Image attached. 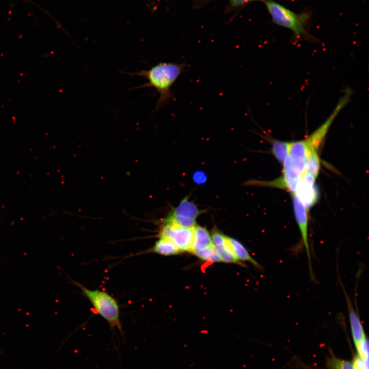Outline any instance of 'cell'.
I'll return each instance as SVG.
<instances>
[{
  "mask_svg": "<svg viewBox=\"0 0 369 369\" xmlns=\"http://www.w3.org/2000/svg\"><path fill=\"white\" fill-rule=\"evenodd\" d=\"M317 152L314 151L308 155L304 172V173L311 174L315 178L318 176L320 168V158Z\"/></svg>",
  "mask_w": 369,
  "mask_h": 369,
  "instance_id": "obj_14",
  "label": "cell"
},
{
  "mask_svg": "<svg viewBox=\"0 0 369 369\" xmlns=\"http://www.w3.org/2000/svg\"><path fill=\"white\" fill-rule=\"evenodd\" d=\"M186 65L176 63H159L150 69L137 72L128 73L132 75L142 77L147 80L141 87H153L158 93L159 97L154 111H158L174 98L171 87L183 72Z\"/></svg>",
  "mask_w": 369,
  "mask_h": 369,
  "instance_id": "obj_1",
  "label": "cell"
},
{
  "mask_svg": "<svg viewBox=\"0 0 369 369\" xmlns=\"http://www.w3.org/2000/svg\"><path fill=\"white\" fill-rule=\"evenodd\" d=\"M353 365L354 369H367L365 368V361L359 357L356 358Z\"/></svg>",
  "mask_w": 369,
  "mask_h": 369,
  "instance_id": "obj_18",
  "label": "cell"
},
{
  "mask_svg": "<svg viewBox=\"0 0 369 369\" xmlns=\"http://www.w3.org/2000/svg\"><path fill=\"white\" fill-rule=\"evenodd\" d=\"M228 239L237 260L248 261L257 268L260 267L259 264L250 256L247 249L240 242L229 237Z\"/></svg>",
  "mask_w": 369,
  "mask_h": 369,
  "instance_id": "obj_12",
  "label": "cell"
},
{
  "mask_svg": "<svg viewBox=\"0 0 369 369\" xmlns=\"http://www.w3.org/2000/svg\"><path fill=\"white\" fill-rule=\"evenodd\" d=\"M271 151L275 157L282 164L289 155L291 142L273 139Z\"/></svg>",
  "mask_w": 369,
  "mask_h": 369,
  "instance_id": "obj_13",
  "label": "cell"
},
{
  "mask_svg": "<svg viewBox=\"0 0 369 369\" xmlns=\"http://www.w3.org/2000/svg\"><path fill=\"white\" fill-rule=\"evenodd\" d=\"M329 365L331 369H354L353 365L350 362L335 357L329 360Z\"/></svg>",
  "mask_w": 369,
  "mask_h": 369,
  "instance_id": "obj_16",
  "label": "cell"
},
{
  "mask_svg": "<svg viewBox=\"0 0 369 369\" xmlns=\"http://www.w3.org/2000/svg\"><path fill=\"white\" fill-rule=\"evenodd\" d=\"M316 178L313 175L304 173L299 180L295 193L306 209L315 204L318 197L316 187Z\"/></svg>",
  "mask_w": 369,
  "mask_h": 369,
  "instance_id": "obj_7",
  "label": "cell"
},
{
  "mask_svg": "<svg viewBox=\"0 0 369 369\" xmlns=\"http://www.w3.org/2000/svg\"><path fill=\"white\" fill-rule=\"evenodd\" d=\"M293 206L295 218L301 233L303 243L305 250L310 277L312 280H314L315 278L312 269L311 254L309 243L308 209L298 198L296 195H293Z\"/></svg>",
  "mask_w": 369,
  "mask_h": 369,
  "instance_id": "obj_6",
  "label": "cell"
},
{
  "mask_svg": "<svg viewBox=\"0 0 369 369\" xmlns=\"http://www.w3.org/2000/svg\"><path fill=\"white\" fill-rule=\"evenodd\" d=\"M200 214L197 206L187 198H184L167 218L177 224L189 228L196 225V219Z\"/></svg>",
  "mask_w": 369,
  "mask_h": 369,
  "instance_id": "obj_5",
  "label": "cell"
},
{
  "mask_svg": "<svg viewBox=\"0 0 369 369\" xmlns=\"http://www.w3.org/2000/svg\"><path fill=\"white\" fill-rule=\"evenodd\" d=\"M347 306L351 329L353 338L356 345L358 346L366 339L363 326L358 315L355 310L352 302L343 289Z\"/></svg>",
  "mask_w": 369,
  "mask_h": 369,
  "instance_id": "obj_9",
  "label": "cell"
},
{
  "mask_svg": "<svg viewBox=\"0 0 369 369\" xmlns=\"http://www.w3.org/2000/svg\"><path fill=\"white\" fill-rule=\"evenodd\" d=\"M212 246L211 236L203 227L195 225L193 228V241L191 252Z\"/></svg>",
  "mask_w": 369,
  "mask_h": 369,
  "instance_id": "obj_10",
  "label": "cell"
},
{
  "mask_svg": "<svg viewBox=\"0 0 369 369\" xmlns=\"http://www.w3.org/2000/svg\"><path fill=\"white\" fill-rule=\"evenodd\" d=\"M194 181L197 183H202L205 182L207 177L205 174L202 172H197L193 176Z\"/></svg>",
  "mask_w": 369,
  "mask_h": 369,
  "instance_id": "obj_17",
  "label": "cell"
},
{
  "mask_svg": "<svg viewBox=\"0 0 369 369\" xmlns=\"http://www.w3.org/2000/svg\"><path fill=\"white\" fill-rule=\"evenodd\" d=\"M264 3L276 24L291 30L297 37L306 33L304 27L307 15L296 14L272 1Z\"/></svg>",
  "mask_w": 369,
  "mask_h": 369,
  "instance_id": "obj_3",
  "label": "cell"
},
{
  "mask_svg": "<svg viewBox=\"0 0 369 369\" xmlns=\"http://www.w3.org/2000/svg\"><path fill=\"white\" fill-rule=\"evenodd\" d=\"M160 237L170 239L180 251L191 252L193 228L179 225L167 218L161 229Z\"/></svg>",
  "mask_w": 369,
  "mask_h": 369,
  "instance_id": "obj_4",
  "label": "cell"
},
{
  "mask_svg": "<svg viewBox=\"0 0 369 369\" xmlns=\"http://www.w3.org/2000/svg\"><path fill=\"white\" fill-rule=\"evenodd\" d=\"M152 252L165 256L178 254L180 251L169 239L160 237L152 248Z\"/></svg>",
  "mask_w": 369,
  "mask_h": 369,
  "instance_id": "obj_11",
  "label": "cell"
},
{
  "mask_svg": "<svg viewBox=\"0 0 369 369\" xmlns=\"http://www.w3.org/2000/svg\"><path fill=\"white\" fill-rule=\"evenodd\" d=\"M211 239L212 245L221 261L227 263H235L237 261L228 237L215 231L212 235Z\"/></svg>",
  "mask_w": 369,
  "mask_h": 369,
  "instance_id": "obj_8",
  "label": "cell"
},
{
  "mask_svg": "<svg viewBox=\"0 0 369 369\" xmlns=\"http://www.w3.org/2000/svg\"><path fill=\"white\" fill-rule=\"evenodd\" d=\"M74 282L99 315L108 322L111 330L117 328L123 335L119 317V306L117 300L105 291L89 289L77 282Z\"/></svg>",
  "mask_w": 369,
  "mask_h": 369,
  "instance_id": "obj_2",
  "label": "cell"
},
{
  "mask_svg": "<svg viewBox=\"0 0 369 369\" xmlns=\"http://www.w3.org/2000/svg\"><path fill=\"white\" fill-rule=\"evenodd\" d=\"M233 7L241 6L249 2L260 0H228Z\"/></svg>",
  "mask_w": 369,
  "mask_h": 369,
  "instance_id": "obj_19",
  "label": "cell"
},
{
  "mask_svg": "<svg viewBox=\"0 0 369 369\" xmlns=\"http://www.w3.org/2000/svg\"><path fill=\"white\" fill-rule=\"evenodd\" d=\"M192 253L198 258L206 261L216 262L221 261L213 245L203 249L194 251Z\"/></svg>",
  "mask_w": 369,
  "mask_h": 369,
  "instance_id": "obj_15",
  "label": "cell"
}]
</instances>
